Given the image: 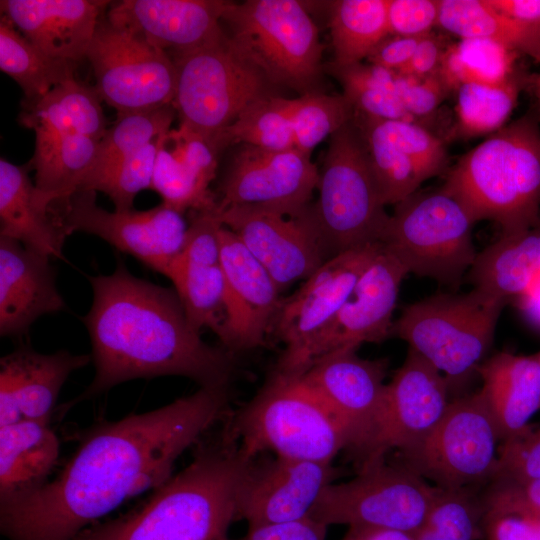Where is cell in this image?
Returning <instances> with one entry per match:
<instances>
[{
  "mask_svg": "<svg viewBox=\"0 0 540 540\" xmlns=\"http://www.w3.org/2000/svg\"><path fill=\"white\" fill-rule=\"evenodd\" d=\"M381 246L377 243L333 256L282 300L272 329L285 349L275 370L302 375L309 368L321 338Z\"/></svg>",
  "mask_w": 540,
  "mask_h": 540,
  "instance_id": "4fadbf2b",
  "label": "cell"
},
{
  "mask_svg": "<svg viewBox=\"0 0 540 540\" xmlns=\"http://www.w3.org/2000/svg\"><path fill=\"white\" fill-rule=\"evenodd\" d=\"M165 276L171 280L190 324L199 332L208 328L221 339L227 313L220 263L202 265L174 260Z\"/></svg>",
  "mask_w": 540,
  "mask_h": 540,
  "instance_id": "74e56055",
  "label": "cell"
},
{
  "mask_svg": "<svg viewBox=\"0 0 540 540\" xmlns=\"http://www.w3.org/2000/svg\"><path fill=\"white\" fill-rule=\"evenodd\" d=\"M317 188L310 212L329 259L381 243L390 215L353 119L329 138Z\"/></svg>",
  "mask_w": 540,
  "mask_h": 540,
  "instance_id": "8992f818",
  "label": "cell"
},
{
  "mask_svg": "<svg viewBox=\"0 0 540 540\" xmlns=\"http://www.w3.org/2000/svg\"><path fill=\"white\" fill-rule=\"evenodd\" d=\"M222 21L231 42L272 84L303 94L314 91L323 45L304 4L296 0L227 2Z\"/></svg>",
  "mask_w": 540,
  "mask_h": 540,
  "instance_id": "30bf717a",
  "label": "cell"
},
{
  "mask_svg": "<svg viewBox=\"0 0 540 540\" xmlns=\"http://www.w3.org/2000/svg\"><path fill=\"white\" fill-rule=\"evenodd\" d=\"M216 214L222 225L265 267L281 292L296 281L307 279L329 259L310 204L298 211L217 207Z\"/></svg>",
  "mask_w": 540,
  "mask_h": 540,
  "instance_id": "e0dca14e",
  "label": "cell"
},
{
  "mask_svg": "<svg viewBox=\"0 0 540 540\" xmlns=\"http://www.w3.org/2000/svg\"><path fill=\"white\" fill-rule=\"evenodd\" d=\"M175 113L174 107L167 105L149 111L118 114L115 124L99 141L94 164L79 191L89 190L121 160L170 130Z\"/></svg>",
  "mask_w": 540,
  "mask_h": 540,
  "instance_id": "60d3db41",
  "label": "cell"
},
{
  "mask_svg": "<svg viewBox=\"0 0 540 540\" xmlns=\"http://www.w3.org/2000/svg\"><path fill=\"white\" fill-rule=\"evenodd\" d=\"M95 89L76 78L68 79L41 99L23 104L20 122L35 134H81L100 141L106 118Z\"/></svg>",
  "mask_w": 540,
  "mask_h": 540,
  "instance_id": "1f68e13d",
  "label": "cell"
},
{
  "mask_svg": "<svg viewBox=\"0 0 540 540\" xmlns=\"http://www.w3.org/2000/svg\"><path fill=\"white\" fill-rule=\"evenodd\" d=\"M540 478V429L530 427L500 444L493 480L527 481Z\"/></svg>",
  "mask_w": 540,
  "mask_h": 540,
  "instance_id": "7dc6e473",
  "label": "cell"
},
{
  "mask_svg": "<svg viewBox=\"0 0 540 540\" xmlns=\"http://www.w3.org/2000/svg\"><path fill=\"white\" fill-rule=\"evenodd\" d=\"M388 0H339L331 4L333 63L348 65L367 59L389 35Z\"/></svg>",
  "mask_w": 540,
  "mask_h": 540,
  "instance_id": "8d00e7d4",
  "label": "cell"
},
{
  "mask_svg": "<svg viewBox=\"0 0 540 540\" xmlns=\"http://www.w3.org/2000/svg\"><path fill=\"white\" fill-rule=\"evenodd\" d=\"M341 540H415L411 533L371 527V526H348V530Z\"/></svg>",
  "mask_w": 540,
  "mask_h": 540,
  "instance_id": "6f0895ef",
  "label": "cell"
},
{
  "mask_svg": "<svg viewBox=\"0 0 540 540\" xmlns=\"http://www.w3.org/2000/svg\"><path fill=\"white\" fill-rule=\"evenodd\" d=\"M165 134L166 132L160 134L121 160L96 181L89 190L106 194L117 211L133 209L137 194L151 188L157 155Z\"/></svg>",
  "mask_w": 540,
  "mask_h": 540,
  "instance_id": "bcb514c9",
  "label": "cell"
},
{
  "mask_svg": "<svg viewBox=\"0 0 540 540\" xmlns=\"http://www.w3.org/2000/svg\"><path fill=\"white\" fill-rule=\"evenodd\" d=\"M50 259L0 236L1 336H21L41 316L66 308Z\"/></svg>",
  "mask_w": 540,
  "mask_h": 540,
  "instance_id": "4316f807",
  "label": "cell"
},
{
  "mask_svg": "<svg viewBox=\"0 0 540 540\" xmlns=\"http://www.w3.org/2000/svg\"><path fill=\"white\" fill-rule=\"evenodd\" d=\"M92 361L89 354L59 350L43 354L20 347L0 360V426L23 420L51 424L60 391L70 376Z\"/></svg>",
  "mask_w": 540,
  "mask_h": 540,
  "instance_id": "cb8c5ba5",
  "label": "cell"
},
{
  "mask_svg": "<svg viewBox=\"0 0 540 540\" xmlns=\"http://www.w3.org/2000/svg\"><path fill=\"white\" fill-rule=\"evenodd\" d=\"M529 86H531L537 98L539 109H540V71L538 73L530 75Z\"/></svg>",
  "mask_w": 540,
  "mask_h": 540,
  "instance_id": "680465c9",
  "label": "cell"
},
{
  "mask_svg": "<svg viewBox=\"0 0 540 540\" xmlns=\"http://www.w3.org/2000/svg\"><path fill=\"white\" fill-rule=\"evenodd\" d=\"M530 74L518 66L499 85L465 83L456 90V121L451 138H471L502 128L517 104L520 92L529 85Z\"/></svg>",
  "mask_w": 540,
  "mask_h": 540,
  "instance_id": "d590c367",
  "label": "cell"
},
{
  "mask_svg": "<svg viewBox=\"0 0 540 540\" xmlns=\"http://www.w3.org/2000/svg\"><path fill=\"white\" fill-rule=\"evenodd\" d=\"M220 241L227 313L220 341L222 347L235 354L264 344L283 299L265 267L223 225Z\"/></svg>",
  "mask_w": 540,
  "mask_h": 540,
  "instance_id": "7402d4cb",
  "label": "cell"
},
{
  "mask_svg": "<svg viewBox=\"0 0 540 540\" xmlns=\"http://www.w3.org/2000/svg\"><path fill=\"white\" fill-rule=\"evenodd\" d=\"M437 492L399 460L385 458L357 469L349 481L328 485L309 517L327 526H371L414 535Z\"/></svg>",
  "mask_w": 540,
  "mask_h": 540,
  "instance_id": "7c38bea8",
  "label": "cell"
},
{
  "mask_svg": "<svg viewBox=\"0 0 540 540\" xmlns=\"http://www.w3.org/2000/svg\"><path fill=\"white\" fill-rule=\"evenodd\" d=\"M229 387H200L87 431L54 479L0 505L7 540H74L131 497L158 488L176 460L230 413Z\"/></svg>",
  "mask_w": 540,
  "mask_h": 540,
  "instance_id": "6da1fadb",
  "label": "cell"
},
{
  "mask_svg": "<svg viewBox=\"0 0 540 540\" xmlns=\"http://www.w3.org/2000/svg\"><path fill=\"white\" fill-rule=\"evenodd\" d=\"M469 280L474 288L506 302L528 295L540 284V225L521 234L501 236L477 253Z\"/></svg>",
  "mask_w": 540,
  "mask_h": 540,
  "instance_id": "4dcf8cb0",
  "label": "cell"
},
{
  "mask_svg": "<svg viewBox=\"0 0 540 540\" xmlns=\"http://www.w3.org/2000/svg\"><path fill=\"white\" fill-rule=\"evenodd\" d=\"M109 1L1 0V14L48 57L77 64L86 58Z\"/></svg>",
  "mask_w": 540,
  "mask_h": 540,
  "instance_id": "484cf974",
  "label": "cell"
},
{
  "mask_svg": "<svg viewBox=\"0 0 540 540\" xmlns=\"http://www.w3.org/2000/svg\"><path fill=\"white\" fill-rule=\"evenodd\" d=\"M227 1L124 0L112 4L106 18L174 54L216 42Z\"/></svg>",
  "mask_w": 540,
  "mask_h": 540,
  "instance_id": "d4e9b609",
  "label": "cell"
},
{
  "mask_svg": "<svg viewBox=\"0 0 540 540\" xmlns=\"http://www.w3.org/2000/svg\"><path fill=\"white\" fill-rule=\"evenodd\" d=\"M518 54L483 38H465L451 43L438 74L451 92L465 83L499 85L516 71Z\"/></svg>",
  "mask_w": 540,
  "mask_h": 540,
  "instance_id": "f35d334b",
  "label": "cell"
},
{
  "mask_svg": "<svg viewBox=\"0 0 540 540\" xmlns=\"http://www.w3.org/2000/svg\"><path fill=\"white\" fill-rule=\"evenodd\" d=\"M476 223L496 222L501 236L540 225V126L534 111L492 133L448 170L441 186Z\"/></svg>",
  "mask_w": 540,
  "mask_h": 540,
  "instance_id": "277c9868",
  "label": "cell"
},
{
  "mask_svg": "<svg viewBox=\"0 0 540 540\" xmlns=\"http://www.w3.org/2000/svg\"><path fill=\"white\" fill-rule=\"evenodd\" d=\"M481 496L484 511L514 513L540 519V478L493 480Z\"/></svg>",
  "mask_w": 540,
  "mask_h": 540,
  "instance_id": "c3c4849f",
  "label": "cell"
},
{
  "mask_svg": "<svg viewBox=\"0 0 540 540\" xmlns=\"http://www.w3.org/2000/svg\"><path fill=\"white\" fill-rule=\"evenodd\" d=\"M407 274L400 261L382 245L321 338L314 360L338 348L358 349L363 343H380L389 338L400 286Z\"/></svg>",
  "mask_w": 540,
  "mask_h": 540,
  "instance_id": "603a6c76",
  "label": "cell"
},
{
  "mask_svg": "<svg viewBox=\"0 0 540 540\" xmlns=\"http://www.w3.org/2000/svg\"><path fill=\"white\" fill-rule=\"evenodd\" d=\"M465 38H483L540 63V26L510 17L488 0H440L438 25Z\"/></svg>",
  "mask_w": 540,
  "mask_h": 540,
  "instance_id": "d6a6232c",
  "label": "cell"
},
{
  "mask_svg": "<svg viewBox=\"0 0 540 540\" xmlns=\"http://www.w3.org/2000/svg\"><path fill=\"white\" fill-rule=\"evenodd\" d=\"M536 357H537V359L539 361V364H540V352L538 354H536Z\"/></svg>",
  "mask_w": 540,
  "mask_h": 540,
  "instance_id": "91938a15",
  "label": "cell"
},
{
  "mask_svg": "<svg viewBox=\"0 0 540 540\" xmlns=\"http://www.w3.org/2000/svg\"><path fill=\"white\" fill-rule=\"evenodd\" d=\"M59 454V438L49 423L23 420L0 426V505L46 484Z\"/></svg>",
  "mask_w": 540,
  "mask_h": 540,
  "instance_id": "f546056e",
  "label": "cell"
},
{
  "mask_svg": "<svg viewBox=\"0 0 540 540\" xmlns=\"http://www.w3.org/2000/svg\"><path fill=\"white\" fill-rule=\"evenodd\" d=\"M340 474L333 463L260 454L249 460L241 479L236 520H245L249 528L308 517Z\"/></svg>",
  "mask_w": 540,
  "mask_h": 540,
  "instance_id": "d6986e66",
  "label": "cell"
},
{
  "mask_svg": "<svg viewBox=\"0 0 540 540\" xmlns=\"http://www.w3.org/2000/svg\"><path fill=\"white\" fill-rule=\"evenodd\" d=\"M172 102L180 125L204 137L218 152L220 137L252 102L270 95V82L230 40L174 54Z\"/></svg>",
  "mask_w": 540,
  "mask_h": 540,
  "instance_id": "ba28073f",
  "label": "cell"
},
{
  "mask_svg": "<svg viewBox=\"0 0 540 540\" xmlns=\"http://www.w3.org/2000/svg\"><path fill=\"white\" fill-rule=\"evenodd\" d=\"M451 43L433 31L421 37L405 67L398 74L416 78H426L438 73L444 55Z\"/></svg>",
  "mask_w": 540,
  "mask_h": 540,
  "instance_id": "db71d44e",
  "label": "cell"
},
{
  "mask_svg": "<svg viewBox=\"0 0 540 540\" xmlns=\"http://www.w3.org/2000/svg\"><path fill=\"white\" fill-rule=\"evenodd\" d=\"M506 303L476 288L465 294H436L406 306L390 337L407 342L448 382L463 380L491 347Z\"/></svg>",
  "mask_w": 540,
  "mask_h": 540,
  "instance_id": "52a82bcc",
  "label": "cell"
},
{
  "mask_svg": "<svg viewBox=\"0 0 540 540\" xmlns=\"http://www.w3.org/2000/svg\"><path fill=\"white\" fill-rule=\"evenodd\" d=\"M248 458L260 454L333 463L346 448L345 434L300 375L275 369L256 395L226 418Z\"/></svg>",
  "mask_w": 540,
  "mask_h": 540,
  "instance_id": "5b68a950",
  "label": "cell"
},
{
  "mask_svg": "<svg viewBox=\"0 0 540 540\" xmlns=\"http://www.w3.org/2000/svg\"><path fill=\"white\" fill-rule=\"evenodd\" d=\"M484 508L474 488L441 489L415 540H476Z\"/></svg>",
  "mask_w": 540,
  "mask_h": 540,
  "instance_id": "ee69618b",
  "label": "cell"
},
{
  "mask_svg": "<svg viewBox=\"0 0 540 540\" xmlns=\"http://www.w3.org/2000/svg\"><path fill=\"white\" fill-rule=\"evenodd\" d=\"M326 69L341 84L343 95L355 114L374 119L415 121L396 95V72L363 62L348 65L330 62Z\"/></svg>",
  "mask_w": 540,
  "mask_h": 540,
  "instance_id": "ab89813d",
  "label": "cell"
},
{
  "mask_svg": "<svg viewBox=\"0 0 540 540\" xmlns=\"http://www.w3.org/2000/svg\"><path fill=\"white\" fill-rule=\"evenodd\" d=\"M486 540H540V519L514 513L484 511Z\"/></svg>",
  "mask_w": 540,
  "mask_h": 540,
  "instance_id": "816d5d0a",
  "label": "cell"
},
{
  "mask_svg": "<svg viewBox=\"0 0 540 540\" xmlns=\"http://www.w3.org/2000/svg\"><path fill=\"white\" fill-rule=\"evenodd\" d=\"M210 182L184 157L168 136L158 152L151 189L165 205L181 213L213 210L218 200L209 189Z\"/></svg>",
  "mask_w": 540,
  "mask_h": 540,
  "instance_id": "b9f144b4",
  "label": "cell"
},
{
  "mask_svg": "<svg viewBox=\"0 0 540 540\" xmlns=\"http://www.w3.org/2000/svg\"><path fill=\"white\" fill-rule=\"evenodd\" d=\"M447 378L409 348L403 364L386 383L382 407L367 454L357 469L401 452L426 436L450 400Z\"/></svg>",
  "mask_w": 540,
  "mask_h": 540,
  "instance_id": "ac0fdd59",
  "label": "cell"
},
{
  "mask_svg": "<svg viewBox=\"0 0 540 540\" xmlns=\"http://www.w3.org/2000/svg\"><path fill=\"white\" fill-rule=\"evenodd\" d=\"M75 68L74 64L48 57L1 14L0 69L23 90V104L41 99L60 83L74 78Z\"/></svg>",
  "mask_w": 540,
  "mask_h": 540,
  "instance_id": "e575fe53",
  "label": "cell"
},
{
  "mask_svg": "<svg viewBox=\"0 0 540 540\" xmlns=\"http://www.w3.org/2000/svg\"><path fill=\"white\" fill-rule=\"evenodd\" d=\"M395 82L399 101L416 122L431 116L450 93L438 73L426 78L396 73Z\"/></svg>",
  "mask_w": 540,
  "mask_h": 540,
  "instance_id": "681fc988",
  "label": "cell"
},
{
  "mask_svg": "<svg viewBox=\"0 0 540 540\" xmlns=\"http://www.w3.org/2000/svg\"><path fill=\"white\" fill-rule=\"evenodd\" d=\"M388 367L387 358L365 359L357 348L344 347L321 355L300 375L340 424L356 467L375 432Z\"/></svg>",
  "mask_w": 540,
  "mask_h": 540,
  "instance_id": "2e32d148",
  "label": "cell"
},
{
  "mask_svg": "<svg viewBox=\"0 0 540 540\" xmlns=\"http://www.w3.org/2000/svg\"><path fill=\"white\" fill-rule=\"evenodd\" d=\"M421 37L389 34L375 47L367 61L398 73L410 61Z\"/></svg>",
  "mask_w": 540,
  "mask_h": 540,
  "instance_id": "11a10c76",
  "label": "cell"
},
{
  "mask_svg": "<svg viewBox=\"0 0 540 540\" xmlns=\"http://www.w3.org/2000/svg\"><path fill=\"white\" fill-rule=\"evenodd\" d=\"M354 109L346 97L312 91L291 99L295 148L311 154L326 138L350 122Z\"/></svg>",
  "mask_w": 540,
  "mask_h": 540,
  "instance_id": "f6af8a7d",
  "label": "cell"
},
{
  "mask_svg": "<svg viewBox=\"0 0 540 540\" xmlns=\"http://www.w3.org/2000/svg\"><path fill=\"white\" fill-rule=\"evenodd\" d=\"M226 420L194 445L189 465L136 509L96 522L74 540H229L248 458Z\"/></svg>",
  "mask_w": 540,
  "mask_h": 540,
  "instance_id": "3957f363",
  "label": "cell"
},
{
  "mask_svg": "<svg viewBox=\"0 0 540 540\" xmlns=\"http://www.w3.org/2000/svg\"><path fill=\"white\" fill-rule=\"evenodd\" d=\"M476 372L483 382L480 393L502 442L524 433L540 410V364L536 355L499 352L480 363Z\"/></svg>",
  "mask_w": 540,
  "mask_h": 540,
  "instance_id": "f1b7e54d",
  "label": "cell"
},
{
  "mask_svg": "<svg viewBox=\"0 0 540 540\" xmlns=\"http://www.w3.org/2000/svg\"><path fill=\"white\" fill-rule=\"evenodd\" d=\"M239 142L275 151L295 148L291 99L268 95L248 105L222 133L220 148Z\"/></svg>",
  "mask_w": 540,
  "mask_h": 540,
  "instance_id": "7bdbcfd3",
  "label": "cell"
},
{
  "mask_svg": "<svg viewBox=\"0 0 540 540\" xmlns=\"http://www.w3.org/2000/svg\"><path fill=\"white\" fill-rule=\"evenodd\" d=\"M440 0H388L389 34L419 37L438 25Z\"/></svg>",
  "mask_w": 540,
  "mask_h": 540,
  "instance_id": "f907efd6",
  "label": "cell"
},
{
  "mask_svg": "<svg viewBox=\"0 0 540 540\" xmlns=\"http://www.w3.org/2000/svg\"><path fill=\"white\" fill-rule=\"evenodd\" d=\"M394 206L383 247L408 273L457 288L477 256L475 222L464 206L442 187L417 191Z\"/></svg>",
  "mask_w": 540,
  "mask_h": 540,
  "instance_id": "9c48e42d",
  "label": "cell"
},
{
  "mask_svg": "<svg viewBox=\"0 0 540 540\" xmlns=\"http://www.w3.org/2000/svg\"><path fill=\"white\" fill-rule=\"evenodd\" d=\"M88 280L92 305L82 321L95 375L65 410L138 378L181 376L200 387H229L235 354L202 340L174 288L134 276L121 259L111 274Z\"/></svg>",
  "mask_w": 540,
  "mask_h": 540,
  "instance_id": "7a4b0ae2",
  "label": "cell"
},
{
  "mask_svg": "<svg viewBox=\"0 0 540 540\" xmlns=\"http://www.w3.org/2000/svg\"><path fill=\"white\" fill-rule=\"evenodd\" d=\"M86 59L100 99L118 114L172 105L177 80L174 61L142 36L102 17Z\"/></svg>",
  "mask_w": 540,
  "mask_h": 540,
  "instance_id": "5bb4252c",
  "label": "cell"
},
{
  "mask_svg": "<svg viewBox=\"0 0 540 540\" xmlns=\"http://www.w3.org/2000/svg\"><path fill=\"white\" fill-rule=\"evenodd\" d=\"M52 209L67 235H95L150 269L166 275L182 251L188 225L183 213L164 203L148 210L107 211L96 192L81 190Z\"/></svg>",
  "mask_w": 540,
  "mask_h": 540,
  "instance_id": "9a60e30c",
  "label": "cell"
},
{
  "mask_svg": "<svg viewBox=\"0 0 540 540\" xmlns=\"http://www.w3.org/2000/svg\"><path fill=\"white\" fill-rule=\"evenodd\" d=\"M318 180L310 154L296 148L275 151L243 144L220 183L217 207L298 211L310 204Z\"/></svg>",
  "mask_w": 540,
  "mask_h": 540,
  "instance_id": "44dd1931",
  "label": "cell"
},
{
  "mask_svg": "<svg viewBox=\"0 0 540 540\" xmlns=\"http://www.w3.org/2000/svg\"><path fill=\"white\" fill-rule=\"evenodd\" d=\"M328 526L305 517L303 519L249 527L239 539L229 540H326Z\"/></svg>",
  "mask_w": 540,
  "mask_h": 540,
  "instance_id": "f5cc1de1",
  "label": "cell"
},
{
  "mask_svg": "<svg viewBox=\"0 0 540 540\" xmlns=\"http://www.w3.org/2000/svg\"><path fill=\"white\" fill-rule=\"evenodd\" d=\"M501 442L479 391L450 401L426 436L398 452L399 461L438 488H474L491 481Z\"/></svg>",
  "mask_w": 540,
  "mask_h": 540,
  "instance_id": "8fae6325",
  "label": "cell"
},
{
  "mask_svg": "<svg viewBox=\"0 0 540 540\" xmlns=\"http://www.w3.org/2000/svg\"><path fill=\"white\" fill-rule=\"evenodd\" d=\"M99 141L81 134H35L30 166L35 186L54 203L64 202L80 190L94 164Z\"/></svg>",
  "mask_w": 540,
  "mask_h": 540,
  "instance_id": "836d02e7",
  "label": "cell"
},
{
  "mask_svg": "<svg viewBox=\"0 0 540 540\" xmlns=\"http://www.w3.org/2000/svg\"><path fill=\"white\" fill-rule=\"evenodd\" d=\"M30 163L0 160V236L14 239L50 258L61 257L67 233L53 203L31 181Z\"/></svg>",
  "mask_w": 540,
  "mask_h": 540,
  "instance_id": "83f0119b",
  "label": "cell"
},
{
  "mask_svg": "<svg viewBox=\"0 0 540 540\" xmlns=\"http://www.w3.org/2000/svg\"><path fill=\"white\" fill-rule=\"evenodd\" d=\"M500 12L540 26V0H488Z\"/></svg>",
  "mask_w": 540,
  "mask_h": 540,
  "instance_id": "9f6ffc18",
  "label": "cell"
},
{
  "mask_svg": "<svg viewBox=\"0 0 540 540\" xmlns=\"http://www.w3.org/2000/svg\"><path fill=\"white\" fill-rule=\"evenodd\" d=\"M383 203L396 205L426 180L447 171L443 141L415 121L374 119L354 113Z\"/></svg>",
  "mask_w": 540,
  "mask_h": 540,
  "instance_id": "ffe728a7",
  "label": "cell"
}]
</instances>
